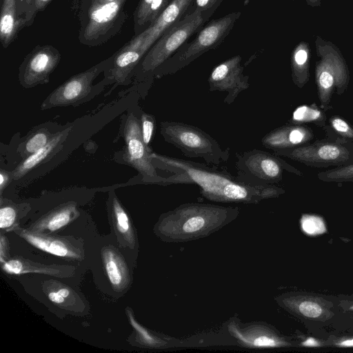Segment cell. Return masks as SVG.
I'll return each mask as SVG.
<instances>
[{
  "label": "cell",
  "mask_w": 353,
  "mask_h": 353,
  "mask_svg": "<svg viewBox=\"0 0 353 353\" xmlns=\"http://www.w3.org/2000/svg\"><path fill=\"white\" fill-rule=\"evenodd\" d=\"M18 28L17 0H3L0 17V38L4 48L13 40Z\"/></svg>",
  "instance_id": "cell-23"
},
{
  "label": "cell",
  "mask_w": 353,
  "mask_h": 353,
  "mask_svg": "<svg viewBox=\"0 0 353 353\" xmlns=\"http://www.w3.org/2000/svg\"><path fill=\"white\" fill-rule=\"evenodd\" d=\"M17 213L12 206H1L0 209V228L6 229L10 227L14 222Z\"/></svg>",
  "instance_id": "cell-34"
},
{
  "label": "cell",
  "mask_w": 353,
  "mask_h": 353,
  "mask_svg": "<svg viewBox=\"0 0 353 353\" xmlns=\"http://www.w3.org/2000/svg\"><path fill=\"white\" fill-rule=\"evenodd\" d=\"M314 134L305 125L287 124L272 130L261 139L263 145L273 151L299 147L311 143Z\"/></svg>",
  "instance_id": "cell-14"
},
{
  "label": "cell",
  "mask_w": 353,
  "mask_h": 353,
  "mask_svg": "<svg viewBox=\"0 0 353 353\" xmlns=\"http://www.w3.org/2000/svg\"><path fill=\"white\" fill-rule=\"evenodd\" d=\"M69 130L58 132L52 136L46 145L24 158L11 172L12 179L18 180L21 179L52 154L58 147L61 146Z\"/></svg>",
  "instance_id": "cell-17"
},
{
  "label": "cell",
  "mask_w": 353,
  "mask_h": 353,
  "mask_svg": "<svg viewBox=\"0 0 353 353\" xmlns=\"http://www.w3.org/2000/svg\"><path fill=\"white\" fill-rule=\"evenodd\" d=\"M126 0H114L103 4H91L83 38L88 41L97 39L113 25Z\"/></svg>",
  "instance_id": "cell-16"
},
{
  "label": "cell",
  "mask_w": 353,
  "mask_h": 353,
  "mask_svg": "<svg viewBox=\"0 0 353 353\" xmlns=\"http://www.w3.org/2000/svg\"><path fill=\"white\" fill-rule=\"evenodd\" d=\"M32 0H26V3L28 4H30L32 2Z\"/></svg>",
  "instance_id": "cell-45"
},
{
  "label": "cell",
  "mask_w": 353,
  "mask_h": 353,
  "mask_svg": "<svg viewBox=\"0 0 353 353\" xmlns=\"http://www.w3.org/2000/svg\"><path fill=\"white\" fill-rule=\"evenodd\" d=\"M125 141V159L141 176L143 182L161 185H172V175L164 177L158 174L152 163L150 147L144 143L141 123L136 116L130 114L123 129Z\"/></svg>",
  "instance_id": "cell-9"
},
{
  "label": "cell",
  "mask_w": 353,
  "mask_h": 353,
  "mask_svg": "<svg viewBox=\"0 0 353 353\" xmlns=\"http://www.w3.org/2000/svg\"><path fill=\"white\" fill-rule=\"evenodd\" d=\"M140 123L143 141L145 145L149 147L154 134L155 118L152 114L143 112L140 117Z\"/></svg>",
  "instance_id": "cell-31"
},
{
  "label": "cell",
  "mask_w": 353,
  "mask_h": 353,
  "mask_svg": "<svg viewBox=\"0 0 353 353\" xmlns=\"http://www.w3.org/2000/svg\"><path fill=\"white\" fill-rule=\"evenodd\" d=\"M311 48L304 41L299 42L293 49L290 57L291 75L293 83L302 88L310 79Z\"/></svg>",
  "instance_id": "cell-19"
},
{
  "label": "cell",
  "mask_w": 353,
  "mask_h": 353,
  "mask_svg": "<svg viewBox=\"0 0 353 353\" xmlns=\"http://www.w3.org/2000/svg\"><path fill=\"white\" fill-rule=\"evenodd\" d=\"M238 207L210 203L182 204L163 214L156 225L157 234L164 241L181 243L205 237L234 220Z\"/></svg>",
  "instance_id": "cell-2"
},
{
  "label": "cell",
  "mask_w": 353,
  "mask_h": 353,
  "mask_svg": "<svg viewBox=\"0 0 353 353\" xmlns=\"http://www.w3.org/2000/svg\"><path fill=\"white\" fill-rule=\"evenodd\" d=\"M12 179V174H10L9 172L1 170L0 172V190L1 192L3 190L4 188L8 185V183L10 182V179Z\"/></svg>",
  "instance_id": "cell-37"
},
{
  "label": "cell",
  "mask_w": 353,
  "mask_h": 353,
  "mask_svg": "<svg viewBox=\"0 0 353 353\" xmlns=\"http://www.w3.org/2000/svg\"><path fill=\"white\" fill-rule=\"evenodd\" d=\"M104 63L75 74L54 90L43 101L41 109L68 106L86 97L92 90V83L103 70Z\"/></svg>",
  "instance_id": "cell-11"
},
{
  "label": "cell",
  "mask_w": 353,
  "mask_h": 353,
  "mask_svg": "<svg viewBox=\"0 0 353 353\" xmlns=\"http://www.w3.org/2000/svg\"><path fill=\"white\" fill-rule=\"evenodd\" d=\"M209 11H196L184 16L166 30L143 57L141 72L154 75L155 70L172 57L212 15Z\"/></svg>",
  "instance_id": "cell-6"
},
{
  "label": "cell",
  "mask_w": 353,
  "mask_h": 353,
  "mask_svg": "<svg viewBox=\"0 0 353 353\" xmlns=\"http://www.w3.org/2000/svg\"><path fill=\"white\" fill-rule=\"evenodd\" d=\"M299 311L305 316L315 318L319 316L321 312V307L314 302L304 301L299 307Z\"/></svg>",
  "instance_id": "cell-35"
},
{
  "label": "cell",
  "mask_w": 353,
  "mask_h": 353,
  "mask_svg": "<svg viewBox=\"0 0 353 353\" xmlns=\"http://www.w3.org/2000/svg\"><path fill=\"white\" fill-rule=\"evenodd\" d=\"M323 130L327 138L353 142V126L341 116L330 117Z\"/></svg>",
  "instance_id": "cell-26"
},
{
  "label": "cell",
  "mask_w": 353,
  "mask_h": 353,
  "mask_svg": "<svg viewBox=\"0 0 353 353\" xmlns=\"http://www.w3.org/2000/svg\"><path fill=\"white\" fill-rule=\"evenodd\" d=\"M51 137L50 133L47 130H38L20 145L19 152L23 158H26L46 145Z\"/></svg>",
  "instance_id": "cell-27"
},
{
  "label": "cell",
  "mask_w": 353,
  "mask_h": 353,
  "mask_svg": "<svg viewBox=\"0 0 353 353\" xmlns=\"http://www.w3.org/2000/svg\"><path fill=\"white\" fill-rule=\"evenodd\" d=\"M51 1V0H34L36 10L43 9Z\"/></svg>",
  "instance_id": "cell-39"
},
{
  "label": "cell",
  "mask_w": 353,
  "mask_h": 353,
  "mask_svg": "<svg viewBox=\"0 0 353 353\" xmlns=\"http://www.w3.org/2000/svg\"><path fill=\"white\" fill-rule=\"evenodd\" d=\"M288 123L295 125L313 124L322 129L327 123L325 111L316 103L297 107L292 113Z\"/></svg>",
  "instance_id": "cell-24"
},
{
  "label": "cell",
  "mask_w": 353,
  "mask_h": 353,
  "mask_svg": "<svg viewBox=\"0 0 353 353\" xmlns=\"http://www.w3.org/2000/svg\"><path fill=\"white\" fill-rule=\"evenodd\" d=\"M77 212L73 203H67L54 210L38 222L35 228L47 230L51 232L57 230L67 225L77 216Z\"/></svg>",
  "instance_id": "cell-25"
},
{
  "label": "cell",
  "mask_w": 353,
  "mask_h": 353,
  "mask_svg": "<svg viewBox=\"0 0 353 353\" xmlns=\"http://www.w3.org/2000/svg\"><path fill=\"white\" fill-rule=\"evenodd\" d=\"M20 233L31 245L46 252L61 257L70 259L79 257L77 252L69 244L61 239L26 230H21Z\"/></svg>",
  "instance_id": "cell-20"
},
{
  "label": "cell",
  "mask_w": 353,
  "mask_h": 353,
  "mask_svg": "<svg viewBox=\"0 0 353 353\" xmlns=\"http://www.w3.org/2000/svg\"><path fill=\"white\" fill-rule=\"evenodd\" d=\"M128 316L132 325L137 330L141 340L148 345H155L157 341L154 339V338L135 321L132 314H128Z\"/></svg>",
  "instance_id": "cell-36"
},
{
  "label": "cell",
  "mask_w": 353,
  "mask_h": 353,
  "mask_svg": "<svg viewBox=\"0 0 353 353\" xmlns=\"http://www.w3.org/2000/svg\"><path fill=\"white\" fill-rule=\"evenodd\" d=\"M105 271L112 285L117 290L125 288L129 281L128 268L121 256L113 250L103 254Z\"/></svg>",
  "instance_id": "cell-21"
},
{
  "label": "cell",
  "mask_w": 353,
  "mask_h": 353,
  "mask_svg": "<svg viewBox=\"0 0 353 353\" xmlns=\"http://www.w3.org/2000/svg\"><path fill=\"white\" fill-rule=\"evenodd\" d=\"M305 1L311 7H319L321 5V0H305Z\"/></svg>",
  "instance_id": "cell-40"
},
{
  "label": "cell",
  "mask_w": 353,
  "mask_h": 353,
  "mask_svg": "<svg viewBox=\"0 0 353 353\" xmlns=\"http://www.w3.org/2000/svg\"><path fill=\"white\" fill-rule=\"evenodd\" d=\"M236 177L254 185H274L283 179L286 170L298 176L303 173L279 156L258 149L236 154Z\"/></svg>",
  "instance_id": "cell-7"
},
{
  "label": "cell",
  "mask_w": 353,
  "mask_h": 353,
  "mask_svg": "<svg viewBox=\"0 0 353 353\" xmlns=\"http://www.w3.org/2000/svg\"><path fill=\"white\" fill-rule=\"evenodd\" d=\"M240 12H233L214 19L198 32L190 42H185L172 57L161 64L154 75L174 74L206 52L218 47L230 34Z\"/></svg>",
  "instance_id": "cell-4"
},
{
  "label": "cell",
  "mask_w": 353,
  "mask_h": 353,
  "mask_svg": "<svg viewBox=\"0 0 353 353\" xmlns=\"http://www.w3.org/2000/svg\"><path fill=\"white\" fill-rule=\"evenodd\" d=\"M241 61L240 55L228 59L213 68L208 79L210 91L227 93L223 101L228 105L250 87L249 77L243 74Z\"/></svg>",
  "instance_id": "cell-10"
},
{
  "label": "cell",
  "mask_w": 353,
  "mask_h": 353,
  "mask_svg": "<svg viewBox=\"0 0 353 353\" xmlns=\"http://www.w3.org/2000/svg\"><path fill=\"white\" fill-rule=\"evenodd\" d=\"M230 334L242 346L250 348H269L277 347L278 341L264 323L243 324L237 320H231L228 325Z\"/></svg>",
  "instance_id": "cell-15"
},
{
  "label": "cell",
  "mask_w": 353,
  "mask_h": 353,
  "mask_svg": "<svg viewBox=\"0 0 353 353\" xmlns=\"http://www.w3.org/2000/svg\"><path fill=\"white\" fill-rule=\"evenodd\" d=\"M58 292L64 298L67 297L69 295V291L68 289L62 288L60 289Z\"/></svg>",
  "instance_id": "cell-42"
},
{
  "label": "cell",
  "mask_w": 353,
  "mask_h": 353,
  "mask_svg": "<svg viewBox=\"0 0 353 353\" xmlns=\"http://www.w3.org/2000/svg\"><path fill=\"white\" fill-rule=\"evenodd\" d=\"M223 0H192L185 16L196 11H209L212 14L216 11Z\"/></svg>",
  "instance_id": "cell-32"
},
{
  "label": "cell",
  "mask_w": 353,
  "mask_h": 353,
  "mask_svg": "<svg viewBox=\"0 0 353 353\" xmlns=\"http://www.w3.org/2000/svg\"><path fill=\"white\" fill-rule=\"evenodd\" d=\"M303 344L305 346H310V347H313V346H317L318 345L317 342L314 339H312V338L307 339L305 341L303 342Z\"/></svg>",
  "instance_id": "cell-41"
},
{
  "label": "cell",
  "mask_w": 353,
  "mask_h": 353,
  "mask_svg": "<svg viewBox=\"0 0 353 353\" xmlns=\"http://www.w3.org/2000/svg\"><path fill=\"white\" fill-rule=\"evenodd\" d=\"M110 197L111 208L118 231L125 236L130 242H133V232L127 213L114 194Z\"/></svg>",
  "instance_id": "cell-28"
},
{
  "label": "cell",
  "mask_w": 353,
  "mask_h": 353,
  "mask_svg": "<svg viewBox=\"0 0 353 353\" xmlns=\"http://www.w3.org/2000/svg\"><path fill=\"white\" fill-rule=\"evenodd\" d=\"M171 0H140L135 12V28L141 32L148 28Z\"/></svg>",
  "instance_id": "cell-22"
},
{
  "label": "cell",
  "mask_w": 353,
  "mask_h": 353,
  "mask_svg": "<svg viewBox=\"0 0 353 353\" xmlns=\"http://www.w3.org/2000/svg\"><path fill=\"white\" fill-rule=\"evenodd\" d=\"M317 177L324 182H353V163L320 172Z\"/></svg>",
  "instance_id": "cell-30"
},
{
  "label": "cell",
  "mask_w": 353,
  "mask_h": 353,
  "mask_svg": "<svg viewBox=\"0 0 353 353\" xmlns=\"http://www.w3.org/2000/svg\"><path fill=\"white\" fill-rule=\"evenodd\" d=\"M61 59L59 51L51 46L35 48L19 69V81L26 88L46 84Z\"/></svg>",
  "instance_id": "cell-12"
},
{
  "label": "cell",
  "mask_w": 353,
  "mask_h": 353,
  "mask_svg": "<svg viewBox=\"0 0 353 353\" xmlns=\"http://www.w3.org/2000/svg\"><path fill=\"white\" fill-rule=\"evenodd\" d=\"M3 269L9 274H20L27 272H39L47 274H56L58 270L50 268L48 266H41L32 265L30 267L27 263L23 262L19 259H11L5 262L3 265Z\"/></svg>",
  "instance_id": "cell-29"
},
{
  "label": "cell",
  "mask_w": 353,
  "mask_h": 353,
  "mask_svg": "<svg viewBox=\"0 0 353 353\" xmlns=\"http://www.w3.org/2000/svg\"><path fill=\"white\" fill-rule=\"evenodd\" d=\"M192 1V0H171L157 19L148 28L131 39L128 44L139 47L145 56L158 39L185 16Z\"/></svg>",
  "instance_id": "cell-13"
},
{
  "label": "cell",
  "mask_w": 353,
  "mask_h": 353,
  "mask_svg": "<svg viewBox=\"0 0 353 353\" xmlns=\"http://www.w3.org/2000/svg\"><path fill=\"white\" fill-rule=\"evenodd\" d=\"M151 158L157 168L179 176V184H194L206 199L224 203H258L277 197L284 190L275 185H254L240 181L225 170L204 163L170 157L152 152Z\"/></svg>",
  "instance_id": "cell-1"
},
{
  "label": "cell",
  "mask_w": 353,
  "mask_h": 353,
  "mask_svg": "<svg viewBox=\"0 0 353 353\" xmlns=\"http://www.w3.org/2000/svg\"><path fill=\"white\" fill-rule=\"evenodd\" d=\"M303 230L310 234L323 232L325 227L321 219L316 216H304L302 219Z\"/></svg>",
  "instance_id": "cell-33"
},
{
  "label": "cell",
  "mask_w": 353,
  "mask_h": 353,
  "mask_svg": "<svg viewBox=\"0 0 353 353\" xmlns=\"http://www.w3.org/2000/svg\"><path fill=\"white\" fill-rule=\"evenodd\" d=\"M114 0H92V4H103Z\"/></svg>",
  "instance_id": "cell-43"
},
{
  "label": "cell",
  "mask_w": 353,
  "mask_h": 353,
  "mask_svg": "<svg viewBox=\"0 0 353 353\" xmlns=\"http://www.w3.org/2000/svg\"><path fill=\"white\" fill-rule=\"evenodd\" d=\"M314 44L318 57L314 70L318 98L320 108L327 111L332 108L333 93L341 95L347 88L350 71L341 50L332 42L317 35Z\"/></svg>",
  "instance_id": "cell-3"
},
{
  "label": "cell",
  "mask_w": 353,
  "mask_h": 353,
  "mask_svg": "<svg viewBox=\"0 0 353 353\" xmlns=\"http://www.w3.org/2000/svg\"><path fill=\"white\" fill-rule=\"evenodd\" d=\"M143 57L139 48L126 43L113 60L112 79L117 83H122Z\"/></svg>",
  "instance_id": "cell-18"
},
{
  "label": "cell",
  "mask_w": 353,
  "mask_h": 353,
  "mask_svg": "<svg viewBox=\"0 0 353 353\" xmlns=\"http://www.w3.org/2000/svg\"><path fill=\"white\" fill-rule=\"evenodd\" d=\"M160 132L164 140L173 145L187 157L201 158L207 163L219 165L230 158V149H223L201 129L184 123L163 121Z\"/></svg>",
  "instance_id": "cell-5"
},
{
  "label": "cell",
  "mask_w": 353,
  "mask_h": 353,
  "mask_svg": "<svg viewBox=\"0 0 353 353\" xmlns=\"http://www.w3.org/2000/svg\"><path fill=\"white\" fill-rule=\"evenodd\" d=\"M274 154L313 168L338 167L353 163V142L326 137L299 147L276 150Z\"/></svg>",
  "instance_id": "cell-8"
},
{
  "label": "cell",
  "mask_w": 353,
  "mask_h": 353,
  "mask_svg": "<svg viewBox=\"0 0 353 353\" xmlns=\"http://www.w3.org/2000/svg\"><path fill=\"white\" fill-rule=\"evenodd\" d=\"M49 299L55 303H62L64 301V297H63L58 292H52L48 294Z\"/></svg>",
  "instance_id": "cell-38"
},
{
  "label": "cell",
  "mask_w": 353,
  "mask_h": 353,
  "mask_svg": "<svg viewBox=\"0 0 353 353\" xmlns=\"http://www.w3.org/2000/svg\"><path fill=\"white\" fill-rule=\"evenodd\" d=\"M340 345L342 346H353V339L351 340H347L340 343Z\"/></svg>",
  "instance_id": "cell-44"
}]
</instances>
